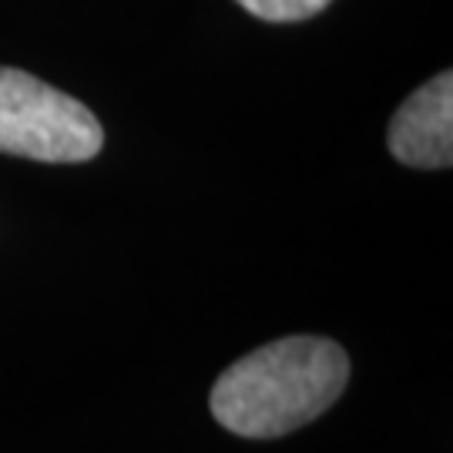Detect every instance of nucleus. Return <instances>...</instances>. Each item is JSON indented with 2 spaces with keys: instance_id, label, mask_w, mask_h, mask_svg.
<instances>
[{
  "instance_id": "obj_1",
  "label": "nucleus",
  "mask_w": 453,
  "mask_h": 453,
  "mask_svg": "<svg viewBox=\"0 0 453 453\" xmlns=\"http://www.w3.org/2000/svg\"><path fill=\"white\" fill-rule=\"evenodd\" d=\"M349 357L323 336H286L232 363L211 387V417L239 437L269 440L312 423L342 396Z\"/></svg>"
},
{
  "instance_id": "obj_2",
  "label": "nucleus",
  "mask_w": 453,
  "mask_h": 453,
  "mask_svg": "<svg viewBox=\"0 0 453 453\" xmlns=\"http://www.w3.org/2000/svg\"><path fill=\"white\" fill-rule=\"evenodd\" d=\"M104 131L81 101L37 81L27 71L0 67V151L34 162H88Z\"/></svg>"
},
{
  "instance_id": "obj_3",
  "label": "nucleus",
  "mask_w": 453,
  "mask_h": 453,
  "mask_svg": "<svg viewBox=\"0 0 453 453\" xmlns=\"http://www.w3.org/2000/svg\"><path fill=\"white\" fill-rule=\"evenodd\" d=\"M387 145L410 168H450L453 162V74L443 71L406 97L389 121Z\"/></svg>"
},
{
  "instance_id": "obj_4",
  "label": "nucleus",
  "mask_w": 453,
  "mask_h": 453,
  "mask_svg": "<svg viewBox=\"0 0 453 453\" xmlns=\"http://www.w3.org/2000/svg\"><path fill=\"white\" fill-rule=\"evenodd\" d=\"M252 17L275 20V24H292V20H306L326 11L333 0H235Z\"/></svg>"
}]
</instances>
